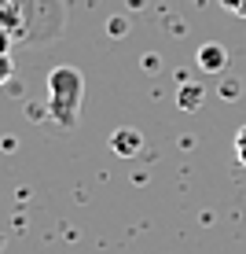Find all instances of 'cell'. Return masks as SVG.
<instances>
[{"label":"cell","instance_id":"8","mask_svg":"<svg viewBox=\"0 0 246 254\" xmlns=\"http://www.w3.org/2000/svg\"><path fill=\"white\" fill-rule=\"evenodd\" d=\"M228 7H232V11H239V15H246V0H228Z\"/></svg>","mask_w":246,"mask_h":254},{"label":"cell","instance_id":"2","mask_svg":"<svg viewBox=\"0 0 246 254\" xmlns=\"http://www.w3.org/2000/svg\"><path fill=\"white\" fill-rule=\"evenodd\" d=\"M228 63V52L221 48V45H202L198 48V66L202 70H209V74H213V70H221Z\"/></svg>","mask_w":246,"mask_h":254},{"label":"cell","instance_id":"6","mask_svg":"<svg viewBox=\"0 0 246 254\" xmlns=\"http://www.w3.org/2000/svg\"><path fill=\"white\" fill-rule=\"evenodd\" d=\"M235 159L246 166V126L239 129V133H235Z\"/></svg>","mask_w":246,"mask_h":254},{"label":"cell","instance_id":"4","mask_svg":"<svg viewBox=\"0 0 246 254\" xmlns=\"http://www.w3.org/2000/svg\"><path fill=\"white\" fill-rule=\"evenodd\" d=\"M198 103H202V89H198V85H184V89H180V107L198 111Z\"/></svg>","mask_w":246,"mask_h":254},{"label":"cell","instance_id":"3","mask_svg":"<svg viewBox=\"0 0 246 254\" xmlns=\"http://www.w3.org/2000/svg\"><path fill=\"white\" fill-rule=\"evenodd\" d=\"M140 147V133L136 129H121V133H114V151L118 155H133Z\"/></svg>","mask_w":246,"mask_h":254},{"label":"cell","instance_id":"1","mask_svg":"<svg viewBox=\"0 0 246 254\" xmlns=\"http://www.w3.org/2000/svg\"><path fill=\"white\" fill-rule=\"evenodd\" d=\"M81 96H85V77L74 66H55L48 74V111L59 126H77L81 115Z\"/></svg>","mask_w":246,"mask_h":254},{"label":"cell","instance_id":"5","mask_svg":"<svg viewBox=\"0 0 246 254\" xmlns=\"http://www.w3.org/2000/svg\"><path fill=\"white\" fill-rule=\"evenodd\" d=\"M11 48V22H7V11H0V56H7Z\"/></svg>","mask_w":246,"mask_h":254},{"label":"cell","instance_id":"7","mask_svg":"<svg viewBox=\"0 0 246 254\" xmlns=\"http://www.w3.org/2000/svg\"><path fill=\"white\" fill-rule=\"evenodd\" d=\"M15 74V63H11V56H0V85H7V77Z\"/></svg>","mask_w":246,"mask_h":254}]
</instances>
